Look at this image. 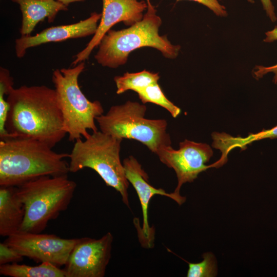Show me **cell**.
<instances>
[{"label": "cell", "mask_w": 277, "mask_h": 277, "mask_svg": "<svg viewBox=\"0 0 277 277\" xmlns=\"http://www.w3.org/2000/svg\"><path fill=\"white\" fill-rule=\"evenodd\" d=\"M6 99L10 137L37 140L53 148L66 135L54 89L23 85L13 88Z\"/></svg>", "instance_id": "6da1fadb"}, {"label": "cell", "mask_w": 277, "mask_h": 277, "mask_svg": "<svg viewBox=\"0 0 277 277\" xmlns=\"http://www.w3.org/2000/svg\"><path fill=\"white\" fill-rule=\"evenodd\" d=\"M69 153L40 141L10 137L0 140V186L17 187L44 176L68 175Z\"/></svg>", "instance_id": "7a4b0ae2"}, {"label": "cell", "mask_w": 277, "mask_h": 277, "mask_svg": "<svg viewBox=\"0 0 277 277\" xmlns=\"http://www.w3.org/2000/svg\"><path fill=\"white\" fill-rule=\"evenodd\" d=\"M162 24L161 17L151 4L148 5L142 19L129 28L109 30L102 38L94 57L104 67L116 68L124 65L129 54L134 50L145 47L160 51L163 55L174 59L179 55L181 47L173 45L167 36L159 34Z\"/></svg>", "instance_id": "3957f363"}, {"label": "cell", "mask_w": 277, "mask_h": 277, "mask_svg": "<svg viewBox=\"0 0 277 277\" xmlns=\"http://www.w3.org/2000/svg\"><path fill=\"white\" fill-rule=\"evenodd\" d=\"M16 187L25 209L19 231L38 233L44 230L50 221L67 209L76 184L68 175L44 176Z\"/></svg>", "instance_id": "277c9868"}, {"label": "cell", "mask_w": 277, "mask_h": 277, "mask_svg": "<svg viewBox=\"0 0 277 277\" xmlns=\"http://www.w3.org/2000/svg\"><path fill=\"white\" fill-rule=\"evenodd\" d=\"M122 140L98 130L84 140L77 139L69 153V167L72 173L85 168L93 169L106 185L120 193L123 202L129 207V182L120 157Z\"/></svg>", "instance_id": "5b68a950"}, {"label": "cell", "mask_w": 277, "mask_h": 277, "mask_svg": "<svg viewBox=\"0 0 277 277\" xmlns=\"http://www.w3.org/2000/svg\"><path fill=\"white\" fill-rule=\"evenodd\" d=\"M85 67L82 62L73 67L57 69L52 76L64 128L71 142L88 136V130L97 131L96 118L104 113L101 102L89 100L78 85V76Z\"/></svg>", "instance_id": "8992f818"}, {"label": "cell", "mask_w": 277, "mask_h": 277, "mask_svg": "<svg viewBox=\"0 0 277 277\" xmlns=\"http://www.w3.org/2000/svg\"><path fill=\"white\" fill-rule=\"evenodd\" d=\"M146 110L144 104L127 101L112 106L96 121L102 132L121 139L136 140L156 154L161 148L171 146L167 122L164 119L145 118Z\"/></svg>", "instance_id": "52a82bcc"}, {"label": "cell", "mask_w": 277, "mask_h": 277, "mask_svg": "<svg viewBox=\"0 0 277 277\" xmlns=\"http://www.w3.org/2000/svg\"><path fill=\"white\" fill-rule=\"evenodd\" d=\"M78 239L19 231L8 236L4 242L24 257L60 267L65 265Z\"/></svg>", "instance_id": "ba28073f"}, {"label": "cell", "mask_w": 277, "mask_h": 277, "mask_svg": "<svg viewBox=\"0 0 277 277\" xmlns=\"http://www.w3.org/2000/svg\"><path fill=\"white\" fill-rule=\"evenodd\" d=\"M156 154L162 163L174 170L177 185L173 192L181 195L180 189L184 184L193 182L199 173L211 167L205 164L213 155V151L206 143L185 140L180 143L179 149L168 146L161 148Z\"/></svg>", "instance_id": "9c48e42d"}, {"label": "cell", "mask_w": 277, "mask_h": 277, "mask_svg": "<svg viewBox=\"0 0 277 277\" xmlns=\"http://www.w3.org/2000/svg\"><path fill=\"white\" fill-rule=\"evenodd\" d=\"M112 234L98 239L79 238L64 270L67 277H103L111 258Z\"/></svg>", "instance_id": "30bf717a"}, {"label": "cell", "mask_w": 277, "mask_h": 277, "mask_svg": "<svg viewBox=\"0 0 277 277\" xmlns=\"http://www.w3.org/2000/svg\"><path fill=\"white\" fill-rule=\"evenodd\" d=\"M102 2L103 10L96 31L86 47L74 56L73 66L89 58L92 51L99 45L113 25L122 22L127 26L133 25L142 19L143 12L148 7L144 1L102 0Z\"/></svg>", "instance_id": "8fae6325"}, {"label": "cell", "mask_w": 277, "mask_h": 277, "mask_svg": "<svg viewBox=\"0 0 277 277\" xmlns=\"http://www.w3.org/2000/svg\"><path fill=\"white\" fill-rule=\"evenodd\" d=\"M123 166L126 177L136 191L138 196L143 213V227L138 232V237L142 245L151 248L153 245L154 231L148 223V206L151 198L155 195H164L175 201L181 205L186 201V197L175 193H167L163 189L153 187L148 181L147 173L142 168L137 160L131 155L123 161Z\"/></svg>", "instance_id": "7c38bea8"}, {"label": "cell", "mask_w": 277, "mask_h": 277, "mask_svg": "<svg viewBox=\"0 0 277 277\" xmlns=\"http://www.w3.org/2000/svg\"><path fill=\"white\" fill-rule=\"evenodd\" d=\"M101 13L93 12L83 21L74 24L52 26L35 35H25L16 39L15 50L17 57H23L27 49L50 42L81 38L94 35L101 19Z\"/></svg>", "instance_id": "4fadbf2b"}, {"label": "cell", "mask_w": 277, "mask_h": 277, "mask_svg": "<svg viewBox=\"0 0 277 277\" xmlns=\"http://www.w3.org/2000/svg\"><path fill=\"white\" fill-rule=\"evenodd\" d=\"M17 4L22 12V36L29 35L37 24L47 19L54 22L57 13L67 11L68 7L56 0H11Z\"/></svg>", "instance_id": "5bb4252c"}, {"label": "cell", "mask_w": 277, "mask_h": 277, "mask_svg": "<svg viewBox=\"0 0 277 277\" xmlns=\"http://www.w3.org/2000/svg\"><path fill=\"white\" fill-rule=\"evenodd\" d=\"M25 206L17 187H0V235L9 236L19 232L25 216Z\"/></svg>", "instance_id": "9a60e30c"}, {"label": "cell", "mask_w": 277, "mask_h": 277, "mask_svg": "<svg viewBox=\"0 0 277 277\" xmlns=\"http://www.w3.org/2000/svg\"><path fill=\"white\" fill-rule=\"evenodd\" d=\"M212 138V147L219 149L222 153L220 161L225 163L227 161L229 152L235 148L245 150L247 145L254 141L267 138H277V125L270 129L263 130L256 133H250L245 137L233 136L224 132H213Z\"/></svg>", "instance_id": "2e32d148"}, {"label": "cell", "mask_w": 277, "mask_h": 277, "mask_svg": "<svg viewBox=\"0 0 277 277\" xmlns=\"http://www.w3.org/2000/svg\"><path fill=\"white\" fill-rule=\"evenodd\" d=\"M0 274L10 277H67L64 269L45 262L33 266L17 263L1 265Z\"/></svg>", "instance_id": "e0dca14e"}, {"label": "cell", "mask_w": 277, "mask_h": 277, "mask_svg": "<svg viewBox=\"0 0 277 277\" xmlns=\"http://www.w3.org/2000/svg\"><path fill=\"white\" fill-rule=\"evenodd\" d=\"M159 79L158 73L144 70L136 73L126 72L122 76H115L114 81L116 93L120 94L129 90L137 93L147 86L157 83Z\"/></svg>", "instance_id": "ac0fdd59"}, {"label": "cell", "mask_w": 277, "mask_h": 277, "mask_svg": "<svg viewBox=\"0 0 277 277\" xmlns=\"http://www.w3.org/2000/svg\"><path fill=\"white\" fill-rule=\"evenodd\" d=\"M137 93L143 104L151 103L160 106L167 110L174 118L181 113V109L166 97L158 82L147 86Z\"/></svg>", "instance_id": "d6986e66"}, {"label": "cell", "mask_w": 277, "mask_h": 277, "mask_svg": "<svg viewBox=\"0 0 277 277\" xmlns=\"http://www.w3.org/2000/svg\"><path fill=\"white\" fill-rule=\"evenodd\" d=\"M13 78L10 73L3 71L0 73V140L9 137L6 129V123L9 111V104L5 95H8L13 88Z\"/></svg>", "instance_id": "ffe728a7"}, {"label": "cell", "mask_w": 277, "mask_h": 277, "mask_svg": "<svg viewBox=\"0 0 277 277\" xmlns=\"http://www.w3.org/2000/svg\"><path fill=\"white\" fill-rule=\"evenodd\" d=\"M202 262L193 263L188 262L187 277H214L217 274V265L215 258L211 252L203 254Z\"/></svg>", "instance_id": "44dd1931"}, {"label": "cell", "mask_w": 277, "mask_h": 277, "mask_svg": "<svg viewBox=\"0 0 277 277\" xmlns=\"http://www.w3.org/2000/svg\"><path fill=\"white\" fill-rule=\"evenodd\" d=\"M265 36L263 42L266 43H272L277 41V26L273 29L265 32ZM272 73L273 74V82L277 85V63L270 66L256 65L252 71L254 78L259 80L262 78L265 75Z\"/></svg>", "instance_id": "7402d4cb"}, {"label": "cell", "mask_w": 277, "mask_h": 277, "mask_svg": "<svg viewBox=\"0 0 277 277\" xmlns=\"http://www.w3.org/2000/svg\"><path fill=\"white\" fill-rule=\"evenodd\" d=\"M23 259L24 256L5 242L0 243V265L19 262Z\"/></svg>", "instance_id": "603a6c76"}, {"label": "cell", "mask_w": 277, "mask_h": 277, "mask_svg": "<svg viewBox=\"0 0 277 277\" xmlns=\"http://www.w3.org/2000/svg\"><path fill=\"white\" fill-rule=\"evenodd\" d=\"M177 1L181 0H176ZM199 3L208 8L215 15L225 17L228 15L226 7L220 3L221 0H188Z\"/></svg>", "instance_id": "cb8c5ba5"}, {"label": "cell", "mask_w": 277, "mask_h": 277, "mask_svg": "<svg viewBox=\"0 0 277 277\" xmlns=\"http://www.w3.org/2000/svg\"><path fill=\"white\" fill-rule=\"evenodd\" d=\"M260 1L267 17L272 22H275L277 21V15L271 0Z\"/></svg>", "instance_id": "d4e9b609"}, {"label": "cell", "mask_w": 277, "mask_h": 277, "mask_svg": "<svg viewBox=\"0 0 277 277\" xmlns=\"http://www.w3.org/2000/svg\"><path fill=\"white\" fill-rule=\"evenodd\" d=\"M56 1L63 3V4H64L65 5L68 7L71 3H75V2H84L86 0H56Z\"/></svg>", "instance_id": "484cf974"}, {"label": "cell", "mask_w": 277, "mask_h": 277, "mask_svg": "<svg viewBox=\"0 0 277 277\" xmlns=\"http://www.w3.org/2000/svg\"><path fill=\"white\" fill-rule=\"evenodd\" d=\"M247 2H248V3H250V4H253L254 3V0H246Z\"/></svg>", "instance_id": "4316f807"}, {"label": "cell", "mask_w": 277, "mask_h": 277, "mask_svg": "<svg viewBox=\"0 0 277 277\" xmlns=\"http://www.w3.org/2000/svg\"><path fill=\"white\" fill-rule=\"evenodd\" d=\"M146 2L147 3L148 5H151L150 3V0H146Z\"/></svg>", "instance_id": "83f0119b"}, {"label": "cell", "mask_w": 277, "mask_h": 277, "mask_svg": "<svg viewBox=\"0 0 277 277\" xmlns=\"http://www.w3.org/2000/svg\"><path fill=\"white\" fill-rule=\"evenodd\" d=\"M277 1V0H276Z\"/></svg>", "instance_id": "f1b7e54d"}]
</instances>
